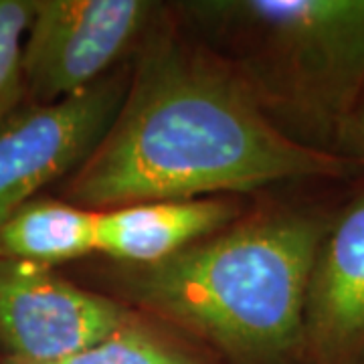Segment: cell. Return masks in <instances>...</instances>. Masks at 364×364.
<instances>
[{"mask_svg":"<svg viewBox=\"0 0 364 364\" xmlns=\"http://www.w3.org/2000/svg\"><path fill=\"white\" fill-rule=\"evenodd\" d=\"M358 166L279 132L231 63L164 4L132 57L112 126L59 184L87 210L239 196L277 182L340 178Z\"/></svg>","mask_w":364,"mask_h":364,"instance_id":"cell-1","label":"cell"},{"mask_svg":"<svg viewBox=\"0 0 364 364\" xmlns=\"http://www.w3.org/2000/svg\"><path fill=\"white\" fill-rule=\"evenodd\" d=\"M330 217L269 205L170 259L107 272L112 298L160 320L221 364H304V312Z\"/></svg>","mask_w":364,"mask_h":364,"instance_id":"cell-2","label":"cell"},{"mask_svg":"<svg viewBox=\"0 0 364 364\" xmlns=\"http://www.w3.org/2000/svg\"><path fill=\"white\" fill-rule=\"evenodd\" d=\"M170 9L231 63L277 130L334 154L364 93V0H193Z\"/></svg>","mask_w":364,"mask_h":364,"instance_id":"cell-3","label":"cell"},{"mask_svg":"<svg viewBox=\"0 0 364 364\" xmlns=\"http://www.w3.org/2000/svg\"><path fill=\"white\" fill-rule=\"evenodd\" d=\"M162 9L152 0H35L25 41L26 102H59L130 63Z\"/></svg>","mask_w":364,"mask_h":364,"instance_id":"cell-4","label":"cell"},{"mask_svg":"<svg viewBox=\"0 0 364 364\" xmlns=\"http://www.w3.org/2000/svg\"><path fill=\"white\" fill-rule=\"evenodd\" d=\"M130 69L132 61L59 102L26 104L0 124V221L87 160L124 102Z\"/></svg>","mask_w":364,"mask_h":364,"instance_id":"cell-5","label":"cell"},{"mask_svg":"<svg viewBox=\"0 0 364 364\" xmlns=\"http://www.w3.org/2000/svg\"><path fill=\"white\" fill-rule=\"evenodd\" d=\"M136 310L57 267L0 261V360L51 363L100 342Z\"/></svg>","mask_w":364,"mask_h":364,"instance_id":"cell-6","label":"cell"},{"mask_svg":"<svg viewBox=\"0 0 364 364\" xmlns=\"http://www.w3.org/2000/svg\"><path fill=\"white\" fill-rule=\"evenodd\" d=\"M304 364H364V186L328 219L316 251Z\"/></svg>","mask_w":364,"mask_h":364,"instance_id":"cell-7","label":"cell"},{"mask_svg":"<svg viewBox=\"0 0 364 364\" xmlns=\"http://www.w3.org/2000/svg\"><path fill=\"white\" fill-rule=\"evenodd\" d=\"M241 215L237 196L154 200L95 210V253L114 265H156L221 231Z\"/></svg>","mask_w":364,"mask_h":364,"instance_id":"cell-8","label":"cell"},{"mask_svg":"<svg viewBox=\"0 0 364 364\" xmlns=\"http://www.w3.org/2000/svg\"><path fill=\"white\" fill-rule=\"evenodd\" d=\"M95 255V210L59 196L33 198L0 221V261L49 267Z\"/></svg>","mask_w":364,"mask_h":364,"instance_id":"cell-9","label":"cell"},{"mask_svg":"<svg viewBox=\"0 0 364 364\" xmlns=\"http://www.w3.org/2000/svg\"><path fill=\"white\" fill-rule=\"evenodd\" d=\"M0 364H221L207 348L178 330L162 324L150 316L136 312L130 322L116 332L71 356L51 363Z\"/></svg>","mask_w":364,"mask_h":364,"instance_id":"cell-10","label":"cell"},{"mask_svg":"<svg viewBox=\"0 0 364 364\" xmlns=\"http://www.w3.org/2000/svg\"><path fill=\"white\" fill-rule=\"evenodd\" d=\"M35 0H0V124L25 107V41Z\"/></svg>","mask_w":364,"mask_h":364,"instance_id":"cell-11","label":"cell"},{"mask_svg":"<svg viewBox=\"0 0 364 364\" xmlns=\"http://www.w3.org/2000/svg\"><path fill=\"white\" fill-rule=\"evenodd\" d=\"M334 154L348 160L358 168H364V93L340 128L334 144Z\"/></svg>","mask_w":364,"mask_h":364,"instance_id":"cell-12","label":"cell"}]
</instances>
